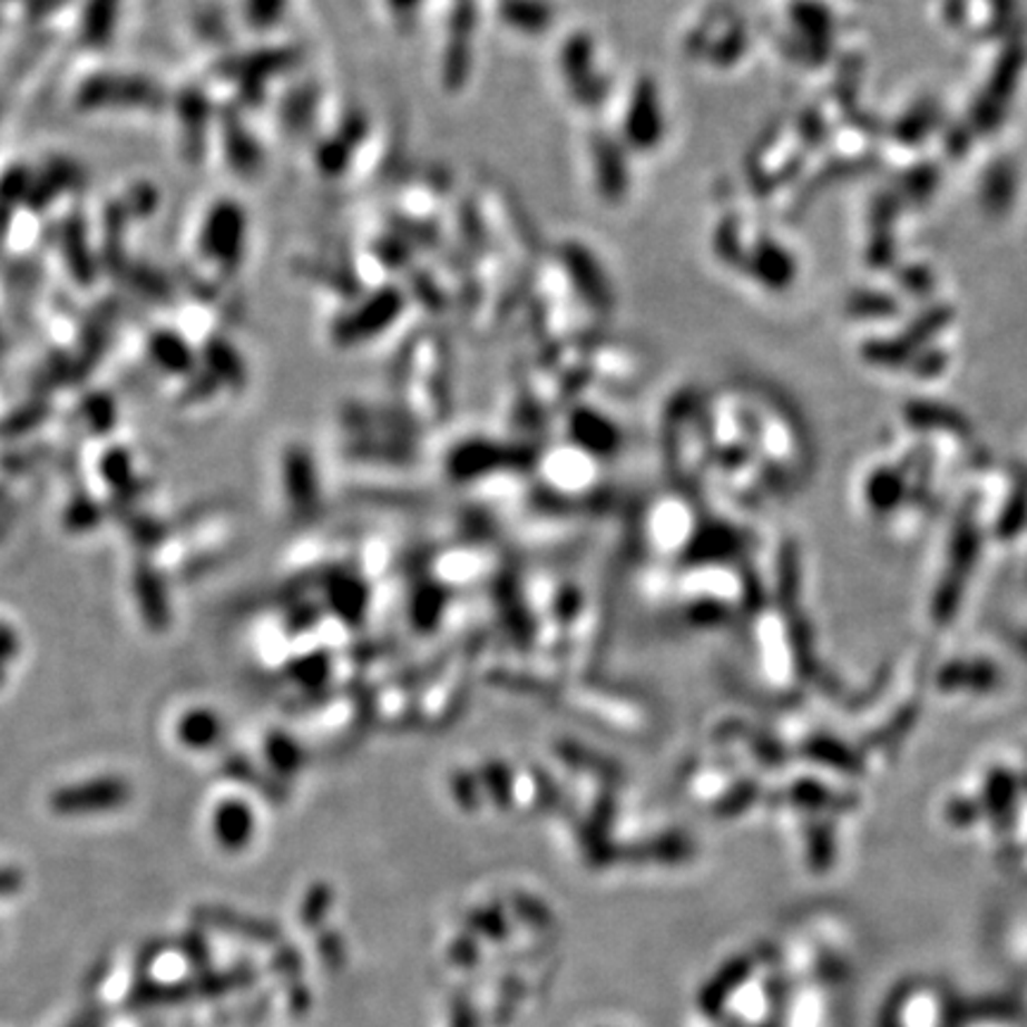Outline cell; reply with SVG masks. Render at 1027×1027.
Returning <instances> with one entry per match:
<instances>
[{
	"instance_id": "7a4b0ae2",
	"label": "cell",
	"mask_w": 1027,
	"mask_h": 1027,
	"mask_svg": "<svg viewBox=\"0 0 1027 1027\" xmlns=\"http://www.w3.org/2000/svg\"><path fill=\"white\" fill-rule=\"evenodd\" d=\"M131 802V785L121 775H98L84 783L52 790L48 806L58 816H91V813L117 811Z\"/></svg>"
},
{
	"instance_id": "ffe728a7",
	"label": "cell",
	"mask_w": 1027,
	"mask_h": 1027,
	"mask_svg": "<svg viewBox=\"0 0 1027 1027\" xmlns=\"http://www.w3.org/2000/svg\"><path fill=\"white\" fill-rule=\"evenodd\" d=\"M316 947H319V953H322V959H324L331 968H339V966H341L343 956H345V953H343L345 947H343V940H341L339 935H324V937H319Z\"/></svg>"
},
{
	"instance_id": "277c9868",
	"label": "cell",
	"mask_w": 1027,
	"mask_h": 1027,
	"mask_svg": "<svg viewBox=\"0 0 1027 1027\" xmlns=\"http://www.w3.org/2000/svg\"><path fill=\"white\" fill-rule=\"evenodd\" d=\"M193 923L198 928L219 930L224 935L241 937V940H251L260 945H274L278 940V928L270 920L243 916L234 909L217 907V904H200L190 911Z\"/></svg>"
},
{
	"instance_id": "d6986e66",
	"label": "cell",
	"mask_w": 1027,
	"mask_h": 1027,
	"mask_svg": "<svg viewBox=\"0 0 1027 1027\" xmlns=\"http://www.w3.org/2000/svg\"><path fill=\"white\" fill-rule=\"evenodd\" d=\"M471 930H478L481 935L490 937V940H502L505 932H507V926H505V918L500 913H492V911H478L476 916H471Z\"/></svg>"
},
{
	"instance_id": "2e32d148",
	"label": "cell",
	"mask_w": 1027,
	"mask_h": 1027,
	"mask_svg": "<svg viewBox=\"0 0 1027 1027\" xmlns=\"http://www.w3.org/2000/svg\"><path fill=\"white\" fill-rule=\"evenodd\" d=\"M329 907H331L329 888H314L303 901V909H300V920H303L307 928H316L324 920Z\"/></svg>"
},
{
	"instance_id": "3957f363",
	"label": "cell",
	"mask_w": 1027,
	"mask_h": 1027,
	"mask_svg": "<svg viewBox=\"0 0 1027 1027\" xmlns=\"http://www.w3.org/2000/svg\"><path fill=\"white\" fill-rule=\"evenodd\" d=\"M624 138L635 150H652L664 138L659 91L649 79L637 81L624 115Z\"/></svg>"
},
{
	"instance_id": "ba28073f",
	"label": "cell",
	"mask_w": 1027,
	"mask_h": 1027,
	"mask_svg": "<svg viewBox=\"0 0 1027 1027\" xmlns=\"http://www.w3.org/2000/svg\"><path fill=\"white\" fill-rule=\"evenodd\" d=\"M564 79L574 88L576 98L588 102V94H595V46L586 37H576L564 46L561 52Z\"/></svg>"
},
{
	"instance_id": "6da1fadb",
	"label": "cell",
	"mask_w": 1027,
	"mask_h": 1027,
	"mask_svg": "<svg viewBox=\"0 0 1027 1027\" xmlns=\"http://www.w3.org/2000/svg\"><path fill=\"white\" fill-rule=\"evenodd\" d=\"M255 982V970L251 966H238L224 972L203 970L198 976L179 982H150L144 980L129 995V1008H155L169 1004H184L190 999H215L234 989H243Z\"/></svg>"
},
{
	"instance_id": "52a82bcc",
	"label": "cell",
	"mask_w": 1027,
	"mask_h": 1027,
	"mask_svg": "<svg viewBox=\"0 0 1027 1027\" xmlns=\"http://www.w3.org/2000/svg\"><path fill=\"white\" fill-rule=\"evenodd\" d=\"M212 832H215L217 842L226 852H238L247 847L255 832V816L253 809L238 800H226L215 809V819H212Z\"/></svg>"
},
{
	"instance_id": "e0dca14e",
	"label": "cell",
	"mask_w": 1027,
	"mask_h": 1027,
	"mask_svg": "<svg viewBox=\"0 0 1027 1027\" xmlns=\"http://www.w3.org/2000/svg\"><path fill=\"white\" fill-rule=\"evenodd\" d=\"M20 649H22L20 635H17V630L10 624L0 622V687L6 685L8 668L17 657H20Z\"/></svg>"
},
{
	"instance_id": "4fadbf2b",
	"label": "cell",
	"mask_w": 1027,
	"mask_h": 1027,
	"mask_svg": "<svg viewBox=\"0 0 1027 1027\" xmlns=\"http://www.w3.org/2000/svg\"><path fill=\"white\" fill-rule=\"evenodd\" d=\"M100 471H102V478L105 481H108L110 488H115L117 492H121L124 498H131V490L136 492V473H134V464H131V459L129 454L115 448L110 450L108 454H105L102 459V464H100Z\"/></svg>"
},
{
	"instance_id": "5bb4252c",
	"label": "cell",
	"mask_w": 1027,
	"mask_h": 1027,
	"mask_svg": "<svg viewBox=\"0 0 1027 1027\" xmlns=\"http://www.w3.org/2000/svg\"><path fill=\"white\" fill-rule=\"evenodd\" d=\"M102 521V507L86 498V495H77V498L69 502L65 509V524L69 530H77V534H86V530L96 528Z\"/></svg>"
},
{
	"instance_id": "8fae6325",
	"label": "cell",
	"mask_w": 1027,
	"mask_h": 1027,
	"mask_svg": "<svg viewBox=\"0 0 1027 1027\" xmlns=\"http://www.w3.org/2000/svg\"><path fill=\"white\" fill-rule=\"evenodd\" d=\"M595 182L601 196L607 200H618L626 193V172L624 155L614 144H599L595 148Z\"/></svg>"
},
{
	"instance_id": "4316f807",
	"label": "cell",
	"mask_w": 1027,
	"mask_h": 1027,
	"mask_svg": "<svg viewBox=\"0 0 1027 1027\" xmlns=\"http://www.w3.org/2000/svg\"><path fill=\"white\" fill-rule=\"evenodd\" d=\"M759 1027H781V1020L773 1018V1020H769V1023H764V1025H759Z\"/></svg>"
},
{
	"instance_id": "603a6c76",
	"label": "cell",
	"mask_w": 1027,
	"mask_h": 1027,
	"mask_svg": "<svg viewBox=\"0 0 1027 1027\" xmlns=\"http://www.w3.org/2000/svg\"><path fill=\"white\" fill-rule=\"evenodd\" d=\"M300 968H303V959H300V953L295 949H286V951H281L276 959H274V970L281 972V976H297Z\"/></svg>"
},
{
	"instance_id": "9c48e42d",
	"label": "cell",
	"mask_w": 1027,
	"mask_h": 1027,
	"mask_svg": "<svg viewBox=\"0 0 1027 1027\" xmlns=\"http://www.w3.org/2000/svg\"><path fill=\"white\" fill-rule=\"evenodd\" d=\"M222 735H224L222 718L217 716V712L205 710V706L188 710L179 718V723H176V737L182 740L184 747L193 752H207L212 747H217Z\"/></svg>"
},
{
	"instance_id": "83f0119b",
	"label": "cell",
	"mask_w": 1027,
	"mask_h": 1027,
	"mask_svg": "<svg viewBox=\"0 0 1027 1027\" xmlns=\"http://www.w3.org/2000/svg\"><path fill=\"white\" fill-rule=\"evenodd\" d=\"M728 1027H740V1023H737V1020H733Z\"/></svg>"
},
{
	"instance_id": "7c38bea8",
	"label": "cell",
	"mask_w": 1027,
	"mask_h": 1027,
	"mask_svg": "<svg viewBox=\"0 0 1027 1027\" xmlns=\"http://www.w3.org/2000/svg\"><path fill=\"white\" fill-rule=\"evenodd\" d=\"M502 14L505 22L511 27L524 31H538L547 25L550 8H547L542 0H507Z\"/></svg>"
},
{
	"instance_id": "30bf717a",
	"label": "cell",
	"mask_w": 1027,
	"mask_h": 1027,
	"mask_svg": "<svg viewBox=\"0 0 1027 1027\" xmlns=\"http://www.w3.org/2000/svg\"><path fill=\"white\" fill-rule=\"evenodd\" d=\"M402 310V300L393 291H381L376 297L366 300V303L350 316V324L345 331L350 335H366L383 331Z\"/></svg>"
},
{
	"instance_id": "ac0fdd59",
	"label": "cell",
	"mask_w": 1027,
	"mask_h": 1027,
	"mask_svg": "<svg viewBox=\"0 0 1027 1027\" xmlns=\"http://www.w3.org/2000/svg\"><path fill=\"white\" fill-rule=\"evenodd\" d=\"M129 530H131V538H134L140 547H155L159 540L165 538V528H163V524L155 521V519H150V517H131Z\"/></svg>"
},
{
	"instance_id": "44dd1931",
	"label": "cell",
	"mask_w": 1027,
	"mask_h": 1027,
	"mask_svg": "<svg viewBox=\"0 0 1027 1027\" xmlns=\"http://www.w3.org/2000/svg\"><path fill=\"white\" fill-rule=\"evenodd\" d=\"M283 0H253V22L260 27H272L278 17Z\"/></svg>"
},
{
	"instance_id": "8992f818",
	"label": "cell",
	"mask_w": 1027,
	"mask_h": 1027,
	"mask_svg": "<svg viewBox=\"0 0 1027 1027\" xmlns=\"http://www.w3.org/2000/svg\"><path fill=\"white\" fill-rule=\"evenodd\" d=\"M754 970V961L750 956H735L725 964L716 976L706 982L700 995V1011L710 1018H718L723 1014V1006L735 995L740 985H745Z\"/></svg>"
},
{
	"instance_id": "484cf974",
	"label": "cell",
	"mask_w": 1027,
	"mask_h": 1027,
	"mask_svg": "<svg viewBox=\"0 0 1027 1027\" xmlns=\"http://www.w3.org/2000/svg\"><path fill=\"white\" fill-rule=\"evenodd\" d=\"M307 1004H310L307 989H303V987H295V989H293V999H291L293 1011H295V1014H305V1011H307Z\"/></svg>"
},
{
	"instance_id": "9a60e30c",
	"label": "cell",
	"mask_w": 1027,
	"mask_h": 1027,
	"mask_svg": "<svg viewBox=\"0 0 1027 1027\" xmlns=\"http://www.w3.org/2000/svg\"><path fill=\"white\" fill-rule=\"evenodd\" d=\"M176 947H179V951L186 956L188 964L196 968L198 972L207 970L209 966V947L205 942V937L200 932H186L182 935L179 940H176Z\"/></svg>"
},
{
	"instance_id": "cb8c5ba5",
	"label": "cell",
	"mask_w": 1027,
	"mask_h": 1027,
	"mask_svg": "<svg viewBox=\"0 0 1027 1027\" xmlns=\"http://www.w3.org/2000/svg\"><path fill=\"white\" fill-rule=\"evenodd\" d=\"M388 8L398 17V22H412L421 10L423 0H385Z\"/></svg>"
},
{
	"instance_id": "d4e9b609",
	"label": "cell",
	"mask_w": 1027,
	"mask_h": 1027,
	"mask_svg": "<svg viewBox=\"0 0 1027 1027\" xmlns=\"http://www.w3.org/2000/svg\"><path fill=\"white\" fill-rule=\"evenodd\" d=\"M105 1023V1011L102 1008H88L77 1020L69 1023L67 1027H102Z\"/></svg>"
},
{
	"instance_id": "5b68a950",
	"label": "cell",
	"mask_w": 1027,
	"mask_h": 1027,
	"mask_svg": "<svg viewBox=\"0 0 1027 1027\" xmlns=\"http://www.w3.org/2000/svg\"><path fill=\"white\" fill-rule=\"evenodd\" d=\"M134 595L138 601L140 618L155 633L167 630L172 622L169 595L163 576L150 561H140L134 571Z\"/></svg>"
},
{
	"instance_id": "7402d4cb",
	"label": "cell",
	"mask_w": 1027,
	"mask_h": 1027,
	"mask_svg": "<svg viewBox=\"0 0 1027 1027\" xmlns=\"http://www.w3.org/2000/svg\"><path fill=\"white\" fill-rule=\"evenodd\" d=\"M25 888V873L12 865H0V897H12Z\"/></svg>"
}]
</instances>
